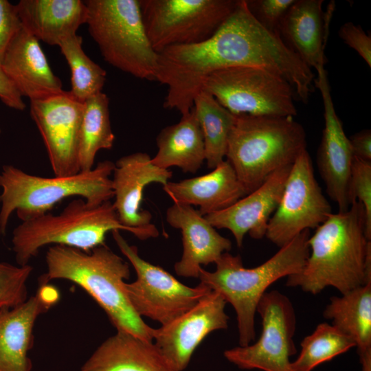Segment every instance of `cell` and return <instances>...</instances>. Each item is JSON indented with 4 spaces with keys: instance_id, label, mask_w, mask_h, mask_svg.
Instances as JSON below:
<instances>
[{
    "instance_id": "e575fe53",
    "label": "cell",
    "mask_w": 371,
    "mask_h": 371,
    "mask_svg": "<svg viewBox=\"0 0 371 371\" xmlns=\"http://www.w3.org/2000/svg\"><path fill=\"white\" fill-rule=\"evenodd\" d=\"M21 27L16 5L0 0V65L11 41Z\"/></svg>"
},
{
    "instance_id": "f1b7e54d",
    "label": "cell",
    "mask_w": 371,
    "mask_h": 371,
    "mask_svg": "<svg viewBox=\"0 0 371 371\" xmlns=\"http://www.w3.org/2000/svg\"><path fill=\"white\" fill-rule=\"evenodd\" d=\"M109 100L102 91L86 100L80 132L78 161L80 172L93 169L98 152L111 149L115 141L112 131Z\"/></svg>"
},
{
    "instance_id": "d6a6232c",
    "label": "cell",
    "mask_w": 371,
    "mask_h": 371,
    "mask_svg": "<svg viewBox=\"0 0 371 371\" xmlns=\"http://www.w3.org/2000/svg\"><path fill=\"white\" fill-rule=\"evenodd\" d=\"M349 196L351 204L357 201L363 205L366 214V235L371 240V161L353 157Z\"/></svg>"
},
{
    "instance_id": "e0dca14e",
    "label": "cell",
    "mask_w": 371,
    "mask_h": 371,
    "mask_svg": "<svg viewBox=\"0 0 371 371\" xmlns=\"http://www.w3.org/2000/svg\"><path fill=\"white\" fill-rule=\"evenodd\" d=\"M317 74L315 87L321 93L324 118L317 165L327 194L337 204L339 212H344L351 205L349 182L354 156L343 124L335 109L325 68Z\"/></svg>"
},
{
    "instance_id": "8992f818",
    "label": "cell",
    "mask_w": 371,
    "mask_h": 371,
    "mask_svg": "<svg viewBox=\"0 0 371 371\" xmlns=\"http://www.w3.org/2000/svg\"><path fill=\"white\" fill-rule=\"evenodd\" d=\"M115 163L99 162L89 171L67 177H43L11 165L0 172V233L5 235L10 215L16 211L22 221L48 213L65 198L81 196L94 207L113 197L111 176Z\"/></svg>"
},
{
    "instance_id": "7402d4cb",
    "label": "cell",
    "mask_w": 371,
    "mask_h": 371,
    "mask_svg": "<svg viewBox=\"0 0 371 371\" xmlns=\"http://www.w3.org/2000/svg\"><path fill=\"white\" fill-rule=\"evenodd\" d=\"M323 0H295L279 26V36L303 63L316 71L324 68L329 19L322 10Z\"/></svg>"
},
{
    "instance_id": "30bf717a",
    "label": "cell",
    "mask_w": 371,
    "mask_h": 371,
    "mask_svg": "<svg viewBox=\"0 0 371 371\" xmlns=\"http://www.w3.org/2000/svg\"><path fill=\"white\" fill-rule=\"evenodd\" d=\"M153 49L198 43L210 38L234 11L237 0H139Z\"/></svg>"
},
{
    "instance_id": "52a82bcc",
    "label": "cell",
    "mask_w": 371,
    "mask_h": 371,
    "mask_svg": "<svg viewBox=\"0 0 371 371\" xmlns=\"http://www.w3.org/2000/svg\"><path fill=\"white\" fill-rule=\"evenodd\" d=\"M114 230L131 232L141 240L137 231L120 223L110 201L91 207L78 199L57 215L48 212L22 221L12 232V247L17 265L24 266L46 245H65L88 252L104 245L106 234Z\"/></svg>"
},
{
    "instance_id": "d590c367",
    "label": "cell",
    "mask_w": 371,
    "mask_h": 371,
    "mask_svg": "<svg viewBox=\"0 0 371 371\" xmlns=\"http://www.w3.org/2000/svg\"><path fill=\"white\" fill-rule=\"evenodd\" d=\"M338 34L343 42L354 49L371 67V36L359 25L346 22L339 28Z\"/></svg>"
},
{
    "instance_id": "2e32d148",
    "label": "cell",
    "mask_w": 371,
    "mask_h": 371,
    "mask_svg": "<svg viewBox=\"0 0 371 371\" xmlns=\"http://www.w3.org/2000/svg\"><path fill=\"white\" fill-rule=\"evenodd\" d=\"M172 176L169 169L153 164L146 153L125 155L115 163L111 179L115 198L113 205L120 223L137 231L142 240L159 234L156 226L151 223L152 214L141 208L144 190L152 183L164 186Z\"/></svg>"
},
{
    "instance_id": "8d00e7d4",
    "label": "cell",
    "mask_w": 371,
    "mask_h": 371,
    "mask_svg": "<svg viewBox=\"0 0 371 371\" xmlns=\"http://www.w3.org/2000/svg\"><path fill=\"white\" fill-rule=\"evenodd\" d=\"M0 99L7 106L23 111L26 105L22 96L0 65Z\"/></svg>"
},
{
    "instance_id": "4fadbf2b",
    "label": "cell",
    "mask_w": 371,
    "mask_h": 371,
    "mask_svg": "<svg viewBox=\"0 0 371 371\" xmlns=\"http://www.w3.org/2000/svg\"><path fill=\"white\" fill-rule=\"evenodd\" d=\"M331 213V206L316 180L306 149L291 166L265 236L280 248L303 231L316 229Z\"/></svg>"
},
{
    "instance_id": "f35d334b",
    "label": "cell",
    "mask_w": 371,
    "mask_h": 371,
    "mask_svg": "<svg viewBox=\"0 0 371 371\" xmlns=\"http://www.w3.org/2000/svg\"><path fill=\"white\" fill-rule=\"evenodd\" d=\"M1 133V128H0V133Z\"/></svg>"
},
{
    "instance_id": "74e56055",
    "label": "cell",
    "mask_w": 371,
    "mask_h": 371,
    "mask_svg": "<svg viewBox=\"0 0 371 371\" xmlns=\"http://www.w3.org/2000/svg\"><path fill=\"white\" fill-rule=\"evenodd\" d=\"M353 156L371 161V131L363 129L348 137Z\"/></svg>"
},
{
    "instance_id": "8fae6325",
    "label": "cell",
    "mask_w": 371,
    "mask_h": 371,
    "mask_svg": "<svg viewBox=\"0 0 371 371\" xmlns=\"http://www.w3.org/2000/svg\"><path fill=\"white\" fill-rule=\"evenodd\" d=\"M112 232L122 254L134 268L137 279L124 283L128 299L137 314L164 325L194 307L212 291L203 283L188 286L170 273L142 258L136 246L131 245L119 230Z\"/></svg>"
},
{
    "instance_id": "ba28073f",
    "label": "cell",
    "mask_w": 371,
    "mask_h": 371,
    "mask_svg": "<svg viewBox=\"0 0 371 371\" xmlns=\"http://www.w3.org/2000/svg\"><path fill=\"white\" fill-rule=\"evenodd\" d=\"M86 23L103 58L136 78L155 80L158 54L147 36L139 0H87Z\"/></svg>"
},
{
    "instance_id": "6da1fadb",
    "label": "cell",
    "mask_w": 371,
    "mask_h": 371,
    "mask_svg": "<svg viewBox=\"0 0 371 371\" xmlns=\"http://www.w3.org/2000/svg\"><path fill=\"white\" fill-rule=\"evenodd\" d=\"M285 60L281 40L250 13L245 0L207 40L175 45L158 53L155 80L167 87L164 107L190 112L196 95L212 73L233 67H254L278 73Z\"/></svg>"
},
{
    "instance_id": "cb8c5ba5",
    "label": "cell",
    "mask_w": 371,
    "mask_h": 371,
    "mask_svg": "<svg viewBox=\"0 0 371 371\" xmlns=\"http://www.w3.org/2000/svg\"><path fill=\"white\" fill-rule=\"evenodd\" d=\"M16 8L21 25L38 41L59 45L87 22V8L80 0H21Z\"/></svg>"
},
{
    "instance_id": "1f68e13d",
    "label": "cell",
    "mask_w": 371,
    "mask_h": 371,
    "mask_svg": "<svg viewBox=\"0 0 371 371\" xmlns=\"http://www.w3.org/2000/svg\"><path fill=\"white\" fill-rule=\"evenodd\" d=\"M33 267L0 261V311L16 306L27 299V282Z\"/></svg>"
},
{
    "instance_id": "4dcf8cb0",
    "label": "cell",
    "mask_w": 371,
    "mask_h": 371,
    "mask_svg": "<svg viewBox=\"0 0 371 371\" xmlns=\"http://www.w3.org/2000/svg\"><path fill=\"white\" fill-rule=\"evenodd\" d=\"M82 38L75 34L58 45L71 69L70 93L79 102H84L102 92L106 73L83 51Z\"/></svg>"
},
{
    "instance_id": "3957f363",
    "label": "cell",
    "mask_w": 371,
    "mask_h": 371,
    "mask_svg": "<svg viewBox=\"0 0 371 371\" xmlns=\"http://www.w3.org/2000/svg\"><path fill=\"white\" fill-rule=\"evenodd\" d=\"M45 262L47 272L39 278L40 284L54 280L72 282L94 299L117 331L153 341L155 328L137 314L124 289L129 265L105 244L88 252L54 245L48 248Z\"/></svg>"
},
{
    "instance_id": "4316f807",
    "label": "cell",
    "mask_w": 371,
    "mask_h": 371,
    "mask_svg": "<svg viewBox=\"0 0 371 371\" xmlns=\"http://www.w3.org/2000/svg\"><path fill=\"white\" fill-rule=\"evenodd\" d=\"M157 152L151 161L164 169L177 166L195 173L205 159L202 132L193 109L180 121L163 128L157 139Z\"/></svg>"
},
{
    "instance_id": "83f0119b",
    "label": "cell",
    "mask_w": 371,
    "mask_h": 371,
    "mask_svg": "<svg viewBox=\"0 0 371 371\" xmlns=\"http://www.w3.org/2000/svg\"><path fill=\"white\" fill-rule=\"evenodd\" d=\"M192 109L203 137L205 161L209 168L214 169L224 161L236 115L204 91L194 98Z\"/></svg>"
},
{
    "instance_id": "836d02e7",
    "label": "cell",
    "mask_w": 371,
    "mask_h": 371,
    "mask_svg": "<svg viewBox=\"0 0 371 371\" xmlns=\"http://www.w3.org/2000/svg\"><path fill=\"white\" fill-rule=\"evenodd\" d=\"M245 1L254 19L267 30L279 36L280 22L295 0H245Z\"/></svg>"
},
{
    "instance_id": "44dd1931",
    "label": "cell",
    "mask_w": 371,
    "mask_h": 371,
    "mask_svg": "<svg viewBox=\"0 0 371 371\" xmlns=\"http://www.w3.org/2000/svg\"><path fill=\"white\" fill-rule=\"evenodd\" d=\"M1 67L21 96L30 101L64 91L61 80L49 67L39 41L23 26L11 41Z\"/></svg>"
},
{
    "instance_id": "603a6c76",
    "label": "cell",
    "mask_w": 371,
    "mask_h": 371,
    "mask_svg": "<svg viewBox=\"0 0 371 371\" xmlns=\"http://www.w3.org/2000/svg\"><path fill=\"white\" fill-rule=\"evenodd\" d=\"M163 190L174 203L199 207L204 216L229 207L247 194L227 160L204 175L168 181Z\"/></svg>"
},
{
    "instance_id": "7c38bea8",
    "label": "cell",
    "mask_w": 371,
    "mask_h": 371,
    "mask_svg": "<svg viewBox=\"0 0 371 371\" xmlns=\"http://www.w3.org/2000/svg\"><path fill=\"white\" fill-rule=\"evenodd\" d=\"M256 313L262 320L258 340L251 345L226 350L225 359L243 370L295 371L289 359L297 352L293 341L296 317L291 301L278 290L267 291L258 304Z\"/></svg>"
},
{
    "instance_id": "5b68a950",
    "label": "cell",
    "mask_w": 371,
    "mask_h": 371,
    "mask_svg": "<svg viewBox=\"0 0 371 371\" xmlns=\"http://www.w3.org/2000/svg\"><path fill=\"white\" fill-rule=\"evenodd\" d=\"M306 150L304 127L293 117L236 115L225 157L247 194Z\"/></svg>"
},
{
    "instance_id": "9c48e42d",
    "label": "cell",
    "mask_w": 371,
    "mask_h": 371,
    "mask_svg": "<svg viewBox=\"0 0 371 371\" xmlns=\"http://www.w3.org/2000/svg\"><path fill=\"white\" fill-rule=\"evenodd\" d=\"M201 91L212 95L235 115L294 117L297 100L283 78L254 67L216 71L205 80Z\"/></svg>"
},
{
    "instance_id": "9a60e30c",
    "label": "cell",
    "mask_w": 371,
    "mask_h": 371,
    "mask_svg": "<svg viewBox=\"0 0 371 371\" xmlns=\"http://www.w3.org/2000/svg\"><path fill=\"white\" fill-rule=\"evenodd\" d=\"M226 304L212 291L186 313L155 328L153 343L175 371L187 368L196 348L211 332L227 328Z\"/></svg>"
},
{
    "instance_id": "ffe728a7",
    "label": "cell",
    "mask_w": 371,
    "mask_h": 371,
    "mask_svg": "<svg viewBox=\"0 0 371 371\" xmlns=\"http://www.w3.org/2000/svg\"><path fill=\"white\" fill-rule=\"evenodd\" d=\"M166 221L182 234L183 254L174 267L178 276L199 278L201 265L215 263L232 248L230 240L191 205L174 203L166 211Z\"/></svg>"
},
{
    "instance_id": "277c9868",
    "label": "cell",
    "mask_w": 371,
    "mask_h": 371,
    "mask_svg": "<svg viewBox=\"0 0 371 371\" xmlns=\"http://www.w3.org/2000/svg\"><path fill=\"white\" fill-rule=\"evenodd\" d=\"M309 237L310 230L303 231L254 268L244 267L240 256L225 252L215 262L214 271L200 269L201 282L220 294L234 308L240 346L255 340L256 308L267 289L280 278L300 272L304 266L310 251Z\"/></svg>"
},
{
    "instance_id": "f546056e",
    "label": "cell",
    "mask_w": 371,
    "mask_h": 371,
    "mask_svg": "<svg viewBox=\"0 0 371 371\" xmlns=\"http://www.w3.org/2000/svg\"><path fill=\"white\" fill-rule=\"evenodd\" d=\"M297 358L291 362L295 371H312L317 366L329 361L351 348L352 339L332 324L322 322L300 343Z\"/></svg>"
},
{
    "instance_id": "ac0fdd59",
    "label": "cell",
    "mask_w": 371,
    "mask_h": 371,
    "mask_svg": "<svg viewBox=\"0 0 371 371\" xmlns=\"http://www.w3.org/2000/svg\"><path fill=\"white\" fill-rule=\"evenodd\" d=\"M60 298L58 290L40 284L36 293L21 304L0 311V371H31L28 352L33 346L37 318Z\"/></svg>"
},
{
    "instance_id": "484cf974",
    "label": "cell",
    "mask_w": 371,
    "mask_h": 371,
    "mask_svg": "<svg viewBox=\"0 0 371 371\" xmlns=\"http://www.w3.org/2000/svg\"><path fill=\"white\" fill-rule=\"evenodd\" d=\"M341 295L330 298L323 315L352 339L361 371H371V282Z\"/></svg>"
},
{
    "instance_id": "5bb4252c",
    "label": "cell",
    "mask_w": 371,
    "mask_h": 371,
    "mask_svg": "<svg viewBox=\"0 0 371 371\" xmlns=\"http://www.w3.org/2000/svg\"><path fill=\"white\" fill-rule=\"evenodd\" d=\"M83 103L70 93L30 101V115L43 139L55 177L80 172L78 152Z\"/></svg>"
},
{
    "instance_id": "d6986e66",
    "label": "cell",
    "mask_w": 371,
    "mask_h": 371,
    "mask_svg": "<svg viewBox=\"0 0 371 371\" xmlns=\"http://www.w3.org/2000/svg\"><path fill=\"white\" fill-rule=\"evenodd\" d=\"M291 166L276 170L257 189L229 207L205 216L206 219L215 228L229 230L238 247L247 233L254 239L262 238L280 201Z\"/></svg>"
},
{
    "instance_id": "7a4b0ae2",
    "label": "cell",
    "mask_w": 371,
    "mask_h": 371,
    "mask_svg": "<svg viewBox=\"0 0 371 371\" xmlns=\"http://www.w3.org/2000/svg\"><path fill=\"white\" fill-rule=\"evenodd\" d=\"M309 255L286 285L313 295L331 286L341 294L371 282V240L363 205L354 201L344 212L331 213L308 238Z\"/></svg>"
},
{
    "instance_id": "d4e9b609",
    "label": "cell",
    "mask_w": 371,
    "mask_h": 371,
    "mask_svg": "<svg viewBox=\"0 0 371 371\" xmlns=\"http://www.w3.org/2000/svg\"><path fill=\"white\" fill-rule=\"evenodd\" d=\"M80 371H175L153 341L117 331L104 341Z\"/></svg>"
}]
</instances>
